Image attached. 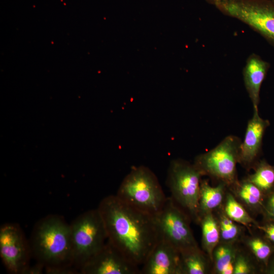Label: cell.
<instances>
[{"instance_id": "obj_15", "label": "cell", "mask_w": 274, "mask_h": 274, "mask_svg": "<svg viewBox=\"0 0 274 274\" xmlns=\"http://www.w3.org/2000/svg\"><path fill=\"white\" fill-rule=\"evenodd\" d=\"M227 187L222 182L212 186L208 181L201 180L198 202V223L202 216L213 213L221 206L225 199Z\"/></svg>"}, {"instance_id": "obj_24", "label": "cell", "mask_w": 274, "mask_h": 274, "mask_svg": "<svg viewBox=\"0 0 274 274\" xmlns=\"http://www.w3.org/2000/svg\"><path fill=\"white\" fill-rule=\"evenodd\" d=\"M261 213L267 220L274 222V188L265 194Z\"/></svg>"}, {"instance_id": "obj_1", "label": "cell", "mask_w": 274, "mask_h": 274, "mask_svg": "<svg viewBox=\"0 0 274 274\" xmlns=\"http://www.w3.org/2000/svg\"><path fill=\"white\" fill-rule=\"evenodd\" d=\"M97 209L108 240L131 262L142 266L160 238L154 217L116 195L104 197Z\"/></svg>"}, {"instance_id": "obj_5", "label": "cell", "mask_w": 274, "mask_h": 274, "mask_svg": "<svg viewBox=\"0 0 274 274\" xmlns=\"http://www.w3.org/2000/svg\"><path fill=\"white\" fill-rule=\"evenodd\" d=\"M202 176L194 163L176 159L170 161L166 178L170 197L191 220L197 223Z\"/></svg>"}, {"instance_id": "obj_16", "label": "cell", "mask_w": 274, "mask_h": 274, "mask_svg": "<svg viewBox=\"0 0 274 274\" xmlns=\"http://www.w3.org/2000/svg\"><path fill=\"white\" fill-rule=\"evenodd\" d=\"M201 229V245L203 252L213 261V253L220 242V232L217 218L213 213L205 214L199 223Z\"/></svg>"}, {"instance_id": "obj_13", "label": "cell", "mask_w": 274, "mask_h": 274, "mask_svg": "<svg viewBox=\"0 0 274 274\" xmlns=\"http://www.w3.org/2000/svg\"><path fill=\"white\" fill-rule=\"evenodd\" d=\"M269 67L268 62L255 53L248 57L244 67V84L254 110H258L261 87Z\"/></svg>"}, {"instance_id": "obj_6", "label": "cell", "mask_w": 274, "mask_h": 274, "mask_svg": "<svg viewBox=\"0 0 274 274\" xmlns=\"http://www.w3.org/2000/svg\"><path fill=\"white\" fill-rule=\"evenodd\" d=\"M241 143L237 136L228 135L212 150L197 155L193 163L202 175L218 180L229 187L238 180L236 165Z\"/></svg>"}, {"instance_id": "obj_28", "label": "cell", "mask_w": 274, "mask_h": 274, "mask_svg": "<svg viewBox=\"0 0 274 274\" xmlns=\"http://www.w3.org/2000/svg\"><path fill=\"white\" fill-rule=\"evenodd\" d=\"M266 272L267 273L274 274V257L272 260H269V262L267 265Z\"/></svg>"}, {"instance_id": "obj_9", "label": "cell", "mask_w": 274, "mask_h": 274, "mask_svg": "<svg viewBox=\"0 0 274 274\" xmlns=\"http://www.w3.org/2000/svg\"><path fill=\"white\" fill-rule=\"evenodd\" d=\"M29 244L20 227L6 223L0 228V255L7 270L12 273L23 274L29 265Z\"/></svg>"}, {"instance_id": "obj_3", "label": "cell", "mask_w": 274, "mask_h": 274, "mask_svg": "<svg viewBox=\"0 0 274 274\" xmlns=\"http://www.w3.org/2000/svg\"><path fill=\"white\" fill-rule=\"evenodd\" d=\"M116 195L129 206L154 217L161 210L167 198L155 174L143 165L132 167Z\"/></svg>"}, {"instance_id": "obj_7", "label": "cell", "mask_w": 274, "mask_h": 274, "mask_svg": "<svg viewBox=\"0 0 274 274\" xmlns=\"http://www.w3.org/2000/svg\"><path fill=\"white\" fill-rule=\"evenodd\" d=\"M217 8L246 24L274 46V4L271 0H233Z\"/></svg>"}, {"instance_id": "obj_20", "label": "cell", "mask_w": 274, "mask_h": 274, "mask_svg": "<svg viewBox=\"0 0 274 274\" xmlns=\"http://www.w3.org/2000/svg\"><path fill=\"white\" fill-rule=\"evenodd\" d=\"M253 168L254 172L246 179L266 194L274 188V165L262 159L257 161Z\"/></svg>"}, {"instance_id": "obj_8", "label": "cell", "mask_w": 274, "mask_h": 274, "mask_svg": "<svg viewBox=\"0 0 274 274\" xmlns=\"http://www.w3.org/2000/svg\"><path fill=\"white\" fill-rule=\"evenodd\" d=\"M154 218L160 237L180 253L199 248L190 226L191 219L170 197Z\"/></svg>"}, {"instance_id": "obj_29", "label": "cell", "mask_w": 274, "mask_h": 274, "mask_svg": "<svg viewBox=\"0 0 274 274\" xmlns=\"http://www.w3.org/2000/svg\"><path fill=\"white\" fill-rule=\"evenodd\" d=\"M208 3L210 4L214 5L216 8L218 7L219 6L232 1L233 0H206Z\"/></svg>"}, {"instance_id": "obj_23", "label": "cell", "mask_w": 274, "mask_h": 274, "mask_svg": "<svg viewBox=\"0 0 274 274\" xmlns=\"http://www.w3.org/2000/svg\"><path fill=\"white\" fill-rule=\"evenodd\" d=\"M254 272V268L247 257L237 251L234 262L233 274H250Z\"/></svg>"}, {"instance_id": "obj_26", "label": "cell", "mask_w": 274, "mask_h": 274, "mask_svg": "<svg viewBox=\"0 0 274 274\" xmlns=\"http://www.w3.org/2000/svg\"><path fill=\"white\" fill-rule=\"evenodd\" d=\"M256 227L264 233V237L274 245V222L267 220L262 225L258 224Z\"/></svg>"}, {"instance_id": "obj_10", "label": "cell", "mask_w": 274, "mask_h": 274, "mask_svg": "<svg viewBox=\"0 0 274 274\" xmlns=\"http://www.w3.org/2000/svg\"><path fill=\"white\" fill-rule=\"evenodd\" d=\"M80 271L82 274H140L139 266L129 260L108 240Z\"/></svg>"}, {"instance_id": "obj_30", "label": "cell", "mask_w": 274, "mask_h": 274, "mask_svg": "<svg viewBox=\"0 0 274 274\" xmlns=\"http://www.w3.org/2000/svg\"><path fill=\"white\" fill-rule=\"evenodd\" d=\"M271 1L274 4V0H271Z\"/></svg>"}, {"instance_id": "obj_4", "label": "cell", "mask_w": 274, "mask_h": 274, "mask_svg": "<svg viewBox=\"0 0 274 274\" xmlns=\"http://www.w3.org/2000/svg\"><path fill=\"white\" fill-rule=\"evenodd\" d=\"M70 232L71 263L80 269L108 240L97 208L87 211L77 217L70 224Z\"/></svg>"}, {"instance_id": "obj_12", "label": "cell", "mask_w": 274, "mask_h": 274, "mask_svg": "<svg viewBox=\"0 0 274 274\" xmlns=\"http://www.w3.org/2000/svg\"><path fill=\"white\" fill-rule=\"evenodd\" d=\"M268 120L261 118L258 110H254L253 115L247 124L243 142L241 145L239 163L247 169L253 167L257 162L261 150L262 140Z\"/></svg>"}, {"instance_id": "obj_11", "label": "cell", "mask_w": 274, "mask_h": 274, "mask_svg": "<svg viewBox=\"0 0 274 274\" xmlns=\"http://www.w3.org/2000/svg\"><path fill=\"white\" fill-rule=\"evenodd\" d=\"M140 274H181L180 253L160 237L142 265Z\"/></svg>"}, {"instance_id": "obj_21", "label": "cell", "mask_w": 274, "mask_h": 274, "mask_svg": "<svg viewBox=\"0 0 274 274\" xmlns=\"http://www.w3.org/2000/svg\"><path fill=\"white\" fill-rule=\"evenodd\" d=\"M245 243L257 260L266 267L273 253L274 245L259 236L248 237Z\"/></svg>"}, {"instance_id": "obj_25", "label": "cell", "mask_w": 274, "mask_h": 274, "mask_svg": "<svg viewBox=\"0 0 274 274\" xmlns=\"http://www.w3.org/2000/svg\"><path fill=\"white\" fill-rule=\"evenodd\" d=\"M73 265L60 266H47L45 267V272L49 274H76L80 272L74 268Z\"/></svg>"}, {"instance_id": "obj_2", "label": "cell", "mask_w": 274, "mask_h": 274, "mask_svg": "<svg viewBox=\"0 0 274 274\" xmlns=\"http://www.w3.org/2000/svg\"><path fill=\"white\" fill-rule=\"evenodd\" d=\"M29 244L31 254L45 267L73 265L70 224L59 216L48 215L39 220Z\"/></svg>"}, {"instance_id": "obj_17", "label": "cell", "mask_w": 274, "mask_h": 274, "mask_svg": "<svg viewBox=\"0 0 274 274\" xmlns=\"http://www.w3.org/2000/svg\"><path fill=\"white\" fill-rule=\"evenodd\" d=\"M235 243L220 242L213 253L214 272L218 274H233L234 262L238 250Z\"/></svg>"}, {"instance_id": "obj_22", "label": "cell", "mask_w": 274, "mask_h": 274, "mask_svg": "<svg viewBox=\"0 0 274 274\" xmlns=\"http://www.w3.org/2000/svg\"><path fill=\"white\" fill-rule=\"evenodd\" d=\"M217 218L220 232V242L236 243L240 237L242 231L235 222L229 218L222 211Z\"/></svg>"}, {"instance_id": "obj_27", "label": "cell", "mask_w": 274, "mask_h": 274, "mask_svg": "<svg viewBox=\"0 0 274 274\" xmlns=\"http://www.w3.org/2000/svg\"><path fill=\"white\" fill-rule=\"evenodd\" d=\"M44 268H45L44 265L38 262L34 265H29L24 270L23 274H41L43 272Z\"/></svg>"}, {"instance_id": "obj_18", "label": "cell", "mask_w": 274, "mask_h": 274, "mask_svg": "<svg viewBox=\"0 0 274 274\" xmlns=\"http://www.w3.org/2000/svg\"><path fill=\"white\" fill-rule=\"evenodd\" d=\"M206 254L199 248L180 253L181 274H205L209 269Z\"/></svg>"}, {"instance_id": "obj_14", "label": "cell", "mask_w": 274, "mask_h": 274, "mask_svg": "<svg viewBox=\"0 0 274 274\" xmlns=\"http://www.w3.org/2000/svg\"><path fill=\"white\" fill-rule=\"evenodd\" d=\"M231 193L246 209L254 213H261L265 194L246 178L237 180L229 187Z\"/></svg>"}, {"instance_id": "obj_19", "label": "cell", "mask_w": 274, "mask_h": 274, "mask_svg": "<svg viewBox=\"0 0 274 274\" xmlns=\"http://www.w3.org/2000/svg\"><path fill=\"white\" fill-rule=\"evenodd\" d=\"M223 212L235 223L249 227L258 222L250 215L246 208L230 192H226Z\"/></svg>"}]
</instances>
